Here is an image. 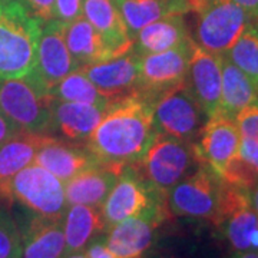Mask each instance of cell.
<instances>
[{
    "instance_id": "83f0119b",
    "label": "cell",
    "mask_w": 258,
    "mask_h": 258,
    "mask_svg": "<svg viewBox=\"0 0 258 258\" xmlns=\"http://www.w3.org/2000/svg\"><path fill=\"white\" fill-rule=\"evenodd\" d=\"M225 57L241 69L257 86L258 83V26L249 23L241 32Z\"/></svg>"
},
{
    "instance_id": "277c9868",
    "label": "cell",
    "mask_w": 258,
    "mask_h": 258,
    "mask_svg": "<svg viewBox=\"0 0 258 258\" xmlns=\"http://www.w3.org/2000/svg\"><path fill=\"white\" fill-rule=\"evenodd\" d=\"M195 142H184L157 132L154 141L132 166L149 186L168 195L169 189L201 164Z\"/></svg>"
},
{
    "instance_id": "9c48e42d",
    "label": "cell",
    "mask_w": 258,
    "mask_h": 258,
    "mask_svg": "<svg viewBox=\"0 0 258 258\" xmlns=\"http://www.w3.org/2000/svg\"><path fill=\"white\" fill-rule=\"evenodd\" d=\"M222 179L211 166L201 162L191 174L181 179L166 195L168 208L172 215L207 220H217L221 200Z\"/></svg>"
},
{
    "instance_id": "ab89813d",
    "label": "cell",
    "mask_w": 258,
    "mask_h": 258,
    "mask_svg": "<svg viewBox=\"0 0 258 258\" xmlns=\"http://www.w3.org/2000/svg\"><path fill=\"white\" fill-rule=\"evenodd\" d=\"M64 258H86V254H85V251H82V252H75L71 255H66Z\"/></svg>"
},
{
    "instance_id": "836d02e7",
    "label": "cell",
    "mask_w": 258,
    "mask_h": 258,
    "mask_svg": "<svg viewBox=\"0 0 258 258\" xmlns=\"http://www.w3.org/2000/svg\"><path fill=\"white\" fill-rule=\"evenodd\" d=\"M240 157L258 172V142L251 139H241Z\"/></svg>"
},
{
    "instance_id": "d6a6232c",
    "label": "cell",
    "mask_w": 258,
    "mask_h": 258,
    "mask_svg": "<svg viewBox=\"0 0 258 258\" xmlns=\"http://www.w3.org/2000/svg\"><path fill=\"white\" fill-rule=\"evenodd\" d=\"M26 9L39 20L49 22L53 19L55 0H23Z\"/></svg>"
},
{
    "instance_id": "d590c367",
    "label": "cell",
    "mask_w": 258,
    "mask_h": 258,
    "mask_svg": "<svg viewBox=\"0 0 258 258\" xmlns=\"http://www.w3.org/2000/svg\"><path fill=\"white\" fill-rule=\"evenodd\" d=\"M19 132H22V131L0 113V145H3L6 141L18 135Z\"/></svg>"
},
{
    "instance_id": "4316f807",
    "label": "cell",
    "mask_w": 258,
    "mask_h": 258,
    "mask_svg": "<svg viewBox=\"0 0 258 258\" xmlns=\"http://www.w3.org/2000/svg\"><path fill=\"white\" fill-rule=\"evenodd\" d=\"M50 95L53 96V99H59V101L95 105V106H108L112 101H115L108 98L105 93H102L89 81V78L83 74L82 68L64 76L50 91Z\"/></svg>"
},
{
    "instance_id": "5b68a950",
    "label": "cell",
    "mask_w": 258,
    "mask_h": 258,
    "mask_svg": "<svg viewBox=\"0 0 258 258\" xmlns=\"http://www.w3.org/2000/svg\"><path fill=\"white\" fill-rule=\"evenodd\" d=\"M0 200L22 204L35 215L47 218H62L69 207L63 182L36 164H30L2 182Z\"/></svg>"
},
{
    "instance_id": "8fae6325",
    "label": "cell",
    "mask_w": 258,
    "mask_h": 258,
    "mask_svg": "<svg viewBox=\"0 0 258 258\" xmlns=\"http://www.w3.org/2000/svg\"><path fill=\"white\" fill-rule=\"evenodd\" d=\"M192 39L171 50L139 56L137 93L151 101L166 89L185 82L191 56Z\"/></svg>"
},
{
    "instance_id": "f35d334b",
    "label": "cell",
    "mask_w": 258,
    "mask_h": 258,
    "mask_svg": "<svg viewBox=\"0 0 258 258\" xmlns=\"http://www.w3.org/2000/svg\"><path fill=\"white\" fill-rule=\"evenodd\" d=\"M249 195H251V203H252V207H254L255 212H258V182L255 184V186L251 189Z\"/></svg>"
},
{
    "instance_id": "1f68e13d",
    "label": "cell",
    "mask_w": 258,
    "mask_h": 258,
    "mask_svg": "<svg viewBox=\"0 0 258 258\" xmlns=\"http://www.w3.org/2000/svg\"><path fill=\"white\" fill-rule=\"evenodd\" d=\"M82 16V0H55L53 19L71 23Z\"/></svg>"
},
{
    "instance_id": "44dd1931",
    "label": "cell",
    "mask_w": 258,
    "mask_h": 258,
    "mask_svg": "<svg viewBox=\"0 0 258 258\" xmlns=\"http://www.w3.org/2000/svg\"><path fill=\"white\" fill-rule=\"evenodd\" d=\"M191 39L184 15H171L141 29L134 37L132 50L139 56L159 53L182 46Z\"/></svg>"
},
{
    "instance_id": "60d3db41",
    "label": "cell",
    "mask_w": 258,
    "mask_h": 258,
    "mask_svg": "<svg viewBox=\"0 0 258 258\" xmlns=\"http://www.w3.org/2000/svg\"><path fill=\"white\" fill-rule=\"evenodd\" d=\"M13 258H22V255H19V257H13Z\"/></svg>"
},
{
    "instance_id": "d6986e66",
    "label": "cell",
    "mask_w": 258,
    "mask_h": 258,
    "mask_svg": "<svg viewBox=\"0 0 258 258\" xmlns=\"http://www.w3.org/2000/svg\"><path fill=\"white\" fill-rule=\"evenodd\" d=\"M82 15L111 47L115 56L129 52L134 39L112 0H82Z\"/></svg>"
},
{
    "instance_id": "2e32d148",
    "label": "cell",
    "mask_w": 258,
    "mask_h": 258,
    "mask_svg": "<svg viewBox=\"0 0 258 258\" xmlns=\"http://www.w3.org/2000/svg\"><path fill=\"white\" fill-rule=\"evenodd\" d=\"M123 166L99 164L92 166L64 182L68 205L82 204L101 208L113 185L116 184Z\"/></svg>"
},
{
    "instance_id": "5bb4252c",
    "label": "cell",
    "mask_w": 258,
    "mask_h": 258,
    "mask_svg": "<svg viewBox=\"0 0 258 258\" xmlns=\"http://www.w3.org/2000/svg\"><path fill=\"white\" fill-rule=\"evenodd\" d=\"M33 164L45 168L64 184L78 174L103 162L95 157L86 145L60 141L49 135L39 148Z\"/></svg>"
},
{
    "instance_id": "8d00e7d4",
    "label": "cell",
    "mask_w": 258,
    "mask_h": 258,
    "mask_svg": "<svg viewBox=\"0 0 258 258\" xmlns=\"http://www.w3.org/2000/svg\"><path fill=\"white\" fill-rule=\"evenodd\" d=\"M230 2L240 6L248 15L251 23L258 26V0H230Z\"/></svg>"
},
{
    "instance_id": "d4e9b609",
    "label": "cell",
    "mask_w": 258,
    "mask_h": 258,
    "mask_svg": "<svg viewBox=\"0 0 258 258\" xmlns=\"http://www.w3.org/2000/svg\"><path fill=\"white\" fill-rule=\"evenodd\" d=\"M255 101H258L255 83L225 56H222L221 102L218 111L235 118L241 109Z\"/></svg>"
},
{
    "instance_id": "e0dca14e",
    "label": "cell",
    "mask_w": 258,
    "mask_h": 258,
    "mask_svg": "<svg viewBox=\"0 0 258 258\" xmlns=\"http://www.w3.org/2000/svg\"><path fill=\"white\" fill-rule=\"evenodd\" d=\"M108 106H95L53 99L52 132H59L64 139L72 142L86 141L101 122Z\"/></svg>"
},
{
    "instance_id": "f1b7e54d",
    "label": "cell",
    "mask_w": 258,
    "mask_h": 258,
    "mask_svg": "<svg viewBox=\"0 0 258 258\" xmlns=\"http://www.w3.org/2000/svg\"><path fill=\"white\" fill-rule=\"evenodd\" d=\"M22 255V235L9 212L0 208V258Z\"/></svg>"
},
{
    "instance_id": "3957f363",
    "label": "cell",
    "mask_w": 258,
    "mask_h": 258,
    "mask_svg": "<svg viewBox=\"0 0 258 258\" xmlns=\"http://www.w3.org/2000/svg\"><path fill=\"white\" fill-rule=\"evenodd\" d=\"M101 214L106 230L134 217L162 224L172 215L165 194L149 186L131 165L122 168L116 184L102 204Z\"/></svg>"
},
{
    "instance_id": "6da1fadb",
    "label": "cell",
    "mask_w": 258,
    "mask_h": 258,
    "mask_svg": "<svg viewBox=\"0 0 258 258\" xmlns=\"http://www.w3.org/2000/svg\"><path fill=\"white\" fill-rule=\"evenodd\" d=\"M155 135L151 103L131 93L109 103L85 145L103 164L125 166L142 158Z\"/></svg>"
},
{
    "instance_id": "f546056e",
    "label": "cell",
    "mask_w": 258,
    "mask_h": 258,
    "mask_svg": "<svg viewBox=\"0 0 258 258\" xmlns=\"http://www.w3.org/2000/svg\"><path fill=\"white\" fill-rule=\"evenodd\" d=\"M221 179L232 186L251 192V189L258 182V172L245 159L237 155L222 171Z\"/></svg>"
},
{
    "instance_id": "b9f144b4",
    "label": "cell",
    "mask_w": 258,
    "mask_h": 258,
    "mask_svg": "<svg viewBox=\"0 0 258 258\" xmlns=\"http://www.w3.org/2000/svg\"><path fill=\"white\" fill-rule=\"evenodd\" d=\"M162 258H164V257H162ZM166 258H174V257H166Z\"/></svg>"
},
{
    "instance_id": "8992f818",
    "label": "cell",
    "mask_w": 258,
    "mask_h": 258,
    "mask_svg": "<svg viewBox=\"0 0 258 258\" xmlns=\"http://www.w3.org/2000/svg\"><path fill=\"white\" fill-rule=\"evenodd\" d=\"M52 101L29 76L0 79V113L23 132L52 134Z\"/></svg>"
},
{
    "instance_id": "603a6c76",
    "label": "cell",
    "mask_w": 258,
    "mask_h": 258,
    "mask_svg": "<svg viewBox=\"0 0 258 258\" xmlns=\"http://www.w3.org/2000/svg\"><path fill=\"white\" fill-rule=\"evenodd\" d=\"M112 3L123 19L132 39L152 22L171 15L189 13L186 0H112Z\"/></svg>"
},
{
    "instance_id": "4fadbf2b",
    "label": "cell",
    "mask_w": 258,
    "mask_h": 258,
    "mask_svg": "<svg viewBox=\"0 0 258 258\" xmlns=\"http://www.w3.org/2000/svg\"><path fill=\"white\" fill-rule=\"evenodd\" d=\"M185 82L207 116L220 109L222 56L204 50L192 42Z\"/></svg>"
},
{
    "instance_id": "7c38bea8",
    "label": "cell",
    "mask_w": 258,
    "mask_h": 258,
    "mask_svg": "<svg viewBox=\"0 0 258 258\" xmlns=\"http://www.w3.org/2000/svg\"><path fill=\"white\" fill-rule=\"evenodd\" d=\"M241 137L235 118L217 111L208 116L195 145L204 164L221 176L225 166L240 155Z\"/></svg>"
},
{
    "instance_id": "ac0fdd59",
    "label": "cell",
    "mask_w": 258,
    "mask_h": 258,
    "mask_svg": "<svg viewBox=\"0 0 258 258\" xmlns=\"http://www.w3.org/2000/svg\"><path fill=\"white\" fill-rule=\"evenodd\" d=\"M159 224L134 217L108 228L105 244L116 258H142L151 248Z\"/></svg>"
},
{
    "instance_id": "e575fe53",
    "label": "cell",
    "mask_w": 258,
    "mask_h": 258,
    "mask_svg": "<svg viewBox=\"0 0 258 258\" xmlns=\"http://www.w3.org/2000/svg\"><path fill=\"white\" fill-rule=\"evenodd\" d=\"M85 254H86V258H116L106 247L103 240H95L91 242Z\"/></svg>"
},
{
    "instance_id": "9a60e30c",
    "label": "cell",
    "mask_w": 258,
    "mask_h": 258,
    "mask_svg": "<svg viewBox=\"0 0 258 258\" xmlns=\"http://www.w3.org/2000/svg\"><path fill=\"white\" fill-rule=\"evenodd\" d=\"M83 74L108 98L116 99L137 93L139 79V55L132 49L120 56L82 66Z\"/></svg>"
},
{
    "instance_id": "ee69618b",
    "label": "cell",
    "mask_w": 258,
    "mask_h": 258,
    "mask_svg": "<svg viewBox=\"0 0 258 258\" xmlns=\"http://www.w3.org/2000/svg\"><path fill=\"white\" fill-rule=\"evenodd\" d=\"M257 218H258V212H257Z\"/></svg>"
},
{
    "instance_id": "7402d4cb",
    "label": "cell",
    "mask_w": 258,
    "mask_h": 258,
    "mask_svg": "<svg viewBox=\"0 0 258 258\" xmlns=\"http://www.w3.org/2000/svg\"><path fill=\"white\" fill-rule=\"evenodd\" d=\"M63 231L64 257L85 251L101 232H106L101 208L82 204L69 205L64 214Z\"/></svg>"
},
{
    "instance_id": "ffe728a7",
    "label": "cell",
    "mask_w": 258,
    "mask_h": 258,
    "mask_svg": "<svg viewBox=\"0 0 258 258\" xmlns=\"http://www.w3.org/2000/svg\"><path fill=\"white\" fill-rule=\"evenodd\" d=\"M63 220L35 215L20 232L22 258H63Z\"/></svg>"
},
{
    "instance_id": "7a4b0ae2",
    "label": "cell",
    "mask_w": 258,
    "mask_h": 258,
    "mask_svg": "<svg viewBox=\"0 0 258 258\" xmlns=\"http://www.w3.org/2000/svg\"><path fill=\"white\" fill-rule=\"evenodd\" d=\"M42 20L19 0H0V79H18L36 64Z\"/></svg>"
},
{
    "instance_id": "30bf717a",
    "label": "cell",
    "mask_w": 258,
    "mask_h": 258,
    "mask_svg": "<svg viewBox=\"0 0 258 258\" xmlns=\"http://www.w3.org/2000/svg\"><path fill=\"white\" fill-rule=\"evenodd\" d=\"M37 42L35 69L29 76L37 86L50 93L64 76L72 74L81 66L71 55L64 42V25L56 19L43 22Z\"/></svg>"
},
{
    "instance_id": "4dcf8cb0",
    "label": "cell",
    "mask_w": 258,
    "mask_h": 258,
    "mask_svg": "<svg viewBox=\"0 0 258 258\" xmlns=\"http://www.w3.org/2000/svg\"><path fill=\"white\" fill-rule=\"evenodd\" d=\"M241 139H251L258 142V101L249 103L235 115Z\"/></svg>"
},
{
    "instance_id": "ba28073f",
    "label": "cell",
    "mask_w": 258,
    "mask_h": 258,
    "mask_svg": "<svg viewBox=\"0 0 258 258\" xmlns=\"http://www.w3.org/2000/svg\"><path fill=\"white\" fill-rule=\"evenodd\" d=\"M149 103L157 132L184 142H197L208 116L194 98L186 82L161 92Z\"/></svg>"
},
{
    "instance_id": "52a82bcc",
    "label": "cell",
    "mask_w": 258,
    "mask_h": 258,
    "mask_svg": "<svg viewBox=\"0 0 258 258\" xmlns=\"http://www.w3.org/2000/svg\"><path fill=\"white\" fill-rule=\"evenodd\" d=\"M195 15L192 40L204 50L224 56L251 23L248 15L230 0H201Z\"/></svg>"
},
{
    "instance_id": "484cf974",
    "label": "cell",
    "mask_w": 258,
    "mask_h": 258,
    "mask_svg": "<svg viewBox=\"0 0 258 258\" xmlns=\"http://www.w3.org/2000/svg\"><path fill=\"white\" fill-rule=\"evenodd\" d=\"M47 137L49 135L22 131L0 145V184L33 164L39 148Z\"/></svg>"
},
{
    "instance_id": "74e56055",
    "label": "cell",
    "mask_w": 258,
    "mask_h": 258,
    "mask_svg": "<svg viewBox=\"0 0 258 258\" xmlns=\"http://www.w3.org/2000/svg\"><path fill=\"white\" fill-rule=\"evenodd\" d=\"M231 258H258V249H248V251H235Z\"/></svg>"
},
{
    "instance_id": "7bdbcfd3",
    "label": "cell",
    "mask_w": 258,
    "mask_h": 258,
    "mask_svg": "<svg viewBox=\"0 0 258 258\" xmlns=\"http://www.w3.org/2000/svg\"><path fill=\"white\" fill-rule=\"evenodd\" d=\"M257 91H258V83H257Z\"/></svg>"
},
{
    "instance_id": "cb8c5ba5",
    "label": "cell",
    "mask_w": 258,
    "mask_h": 258,
    "mask_svg": "<svg viewBox=\"0 0 258 258\" xmlns=\"http://www.w3.org/2000/svg\"><path fill=\"white\" fill-rule=\"evenodd\" d=\"M64 42L81 68L115 57L111 47L83 16L64 25Z\"/></svg>"
}]
</instances>
